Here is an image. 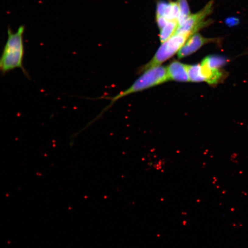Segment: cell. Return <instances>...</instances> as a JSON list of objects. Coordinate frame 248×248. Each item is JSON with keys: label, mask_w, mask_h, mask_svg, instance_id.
Here are the masks:
<instances>
[{"label": "cell", "mask_w": 248, "mask_h": 248, "mask_svg": "<svg viewBox=\"0 0 248 248\" xmlns=\"http://www.w3.org/2000/svg\"><path fill=\"white\" fill-rule=\"evenodd\" d=\"M24 26H21L17 32L8 30V38L0 58V70L3 75L15 68H19L29 77L23 65L24 48L23 34Z\"/></svg>", "instance_id": "1"}, {"label": "cell", "mask_w": 248, "mask_h": 248, "mask_svg": "<svg viewBox=\"0 0 248 248\" xmlns=\"http://www.w3.org/2000/svg\"><path fill=\"white\" fill-rule=\"evenodd\" d=\"M188 65L178 61L171 62L167 67L169 81L179 82H189L188 77Z\"/></svg>", "instance_id": "7"}, {"label": "cell", "mask_w": 248, "mask_h": 248, "mask_svg": "<svg viewBox=\"0 0 248 248\" xmlns=\"http://www.w3.org/2000/svg\"><path fill=\"white\" fill-rule=\"evenodd\" d=\"M221 41L220 38H208L197 32L189 37L177 53V57L179 59L184 58L197 52L205 44L220 43Z\"/></svg>", "instance_id": "5"}, {"label": "cell", "mask_w": 248, "mask_h": 248, "mask_svg": "<svg viewBox=\"0 0 248 248\" xmlns=\"http://www.w3.org/2000/svg\"><path fill=\"white\" fill-rule=\"evenodd\" d=\"M238 21H239V20L237 19H235V18H231V19H228L226 22L229 26H232V25L236 24Z\"/></svg>", "instance_id": "13"}, {"label": "cell", "mask_w": 248, "mask_h": 248, "mask_svg": "<svg viewBox=\"0 0 248 248\" xmlns=\"http://www.w3.org/2000/svg\"><path fill=\"white\" fill-rule=\"evenodd\" d=\"M202 75L204 82L212 85H217L222 81L224 73L221 68H213L201 62V64Z\"/></svg>", "instance_id": "8"}, {"label": "cell", "mask_w": 248, "mask_h": 248, "mask_svg": "<svg viewBox=\"0 0 248 248\" xmlns=\"http://www.w3.org/2000/svg\"><path fill=\"white\" fill-rule=\"evenodd\" d=\"M190 36L188 34L176 32L172 37L162 43L152 59L142 66L141 70L145 71L152 68L161 65L165 61L178 53Z\"/></svg>", "instance_id": "3"}, {"label": "cell", "mask_w": 248, "mask_h": 248, "mask_svg": "<svg viewBox=\"0 0 248 248\" xmlns=\"http://www.w3.org/2000/svg\"><path fill=\"white\" fill-rule=\"evenodd\" d=\"M176 2L178 4L180 12L178 19L179 26H180L183 24L190 16L191 12L187 0H177Z\"/></svg>", "instance_id": "12"}, {"label": "cell", "mask_w": 248, "mask_h": 248, "mask_svg": "<svg viewBox=\"0 0 248 248\" xmlns=\"http://www.w3.org/2000/svg\"><path fill=\"white\" fill-rule=\"evenodd\" d=\"M187 70L190 82H204L202 75L201 64L188 65Z\"/></svg>", "instance_id": "10"}, {"label": "cell", "mask_w": 248, "mask_h": 248, "mask_svg": "<svg viewBox=\"0 0 248 248\" xmlns=\"http://www.w3.org/2000/svg\"><path fill=\"white\" fill-rule=\"evenodd\" d=\"M202 62L210 67L221 68L227 63V59L220 56L211 55L206 57Z\"/></svg>", "instance_id": "11"}, {"label": "cell", "mask_w": 248, "mask_h": 248, "mask_svg": "<svg viewBox=\"0 0 248 248\" xmlns=\"http://www.w3.org/2000/svg\"><path fill=\"white\" fill-rule=\"evenodd\" d=\"M179 26L177 20L169 21L166 26L160 30L159 32V40L161 43L166 41L176 32Z\"/></svg>", "instance_id": "9"}, {"label": "cell", "mask_w": 248, "mask_h": 248, "mask_svg": "<svg viewBox=\"0 0 248 248\" xmlns=\"http://www.w3.org/2000/svg\"><path fill=\"white\" fill-rule=\"evenodd\" d=\"M169 81L167 67L160 65L149 68L144 71L142 75L129 88L122 91L113 98L111 104L123 96L143 91Z\"/></svg>", "instance_id": "2"}, {"label": "cell", "mask_w": 248, "mask_h": 248, "mask_svg": "<svg viewBox=\"0 0 248 248\" xmlns=\"http://www.w3.org/2000/svg\"><path fill=\"white\" fill-rule=\"evenodd\" d=\"M180 12L176 2L160 1L157 3L156 15L163 16L169 21L177 20Z\"/></svg>", "instance_id": "6"}, {"label": "cell", "mask_w": 248, "mask_h": 248, "mask_svg": "<svg viewBox=\"0 0 248 248\" xmlns=\"http://www.w3.org/2000/svg\"><path fill=\"white\" fill-rule=\"evenodd\" d=\"M213 0H211L201 10L191 14L181 26H179L177 33L188 34L192 36L205 25L204 20L212 11Z\"/></svg>", "instance_id": "4"}]
</instances>
